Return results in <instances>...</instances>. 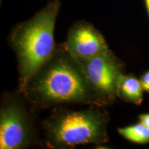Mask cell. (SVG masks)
Returning a JSON list of instances; mask_svg holds the SVG:
<instances>
[{"label": "cell", "mask_w": 149, "mask_h": 149, "mask_svg": "<svg viewBox=\"0 0 149 149\" xmlns=\"http://www.w3.org/2000/svg\"><path fill=\"white\" fill-rule=\"evenodd\" d=\"M22 94L35 109L70 104L102 107L81 63L62 44L30 78Z\"/></svg>", "instance_id": "1"}, {"label": "cell", "mask_w": 149, "mask_h": 149, "mask_svg": "<svg viewBox=\"0 0 149 149\" xmlns=\"http://www.w3.org/2000/svg\"><path fill=\"white\" fill-rule=\"evenodd\" d=\"M60 8V0L49 1L32 18L17 24L8 35V44L17 59L19 94L30 78L55 53L57 45L54 29Z\"/></svg>", "instance_id": "2"}, {"label": "cell", "mask_w": 149, "mask_h": 149, "mask_svg": "<svg viewBox=\"0 0 149 149\" xmlns=\"http://www.w3.org/2000/svg\"><path fill=\"white\" fill-rule=\"evenodd\" d=\"M98 108L54 110L43 123L48 148H70L79 144L107 142L109 116Z\"/></svg>", "instance_id": "3"}, {"label": "cell", "mask_w": 149, "mask_h": 149, "mask_svg": "<svg viewBox=\"0 0 149 149\" xmlns=\"http://www.w3.org/2000/svg\"><path fill=\"white\" fill-rule=\"evenodd\" d=\"M37 141L31 114L19 97L6 94L0 109V148L21 149Z\"/></svg>", "instance_id": "4"}, {"label": "cell", "mask_w": 149, "mask_h": 149, "mask_svg": "<svg viewBox=\"0 0 149 149\" xmlns=\"http://www.w3.org/2000/svg\"><path fill=\"white\" fill-rule=\"evenodd\" d=\"M77 59L101 107L114 103L118 81L124 74V63L110 49L90 58Z\"/></svg>", "instance_id": "5"}, {"label": "cell", "mask_w": 149, "mask_h": 149, "mask_svg": "<svg viewBox=\"0 0 149 149\" xmlns=\"http://www.w3.org/2000/svg\"><path fill=\"white\" fill-rule=\"evenodd\" d=\"M62 44L77 59L90 58L110 49L103 35L92 24L85 21L72 24L66 42Z\"/></svg>", "instance_id": "6"}, {"label": "cell", "mask_w": 149, "mask_h": 149, "mask_svg": "<svg viewBox=\"0 0 149 149\" xmlns=\"http://www.w3.org/2000/svg\"><path fill=\"white\" fill-rule=\"evenodd\" d=\"M142 85L133 74H123L118 81L117 88V97L123 101L135 105H140L143 101Z\"/></svg>", "instance_id": "7"}, {"label": "cell", "mask_w": 149, "mask_h": 149, "mask_svg": "<svg viewBox=\"0 0 149 149\" xmlns=\"http://www.w3.org/2000/svg\"><path fill=\"white\" fill-rule=\"evenodd\" d=\"M118 133L131 142L140 144L149 143V129L141 122L118 128Z\"/></svg>", "instance_id": "8"}, {"label": "cell", "mask_w": 149, "mask_h": 149, "mask_svg": "<svg viewBox=\"0 0 149 149\" xmlns=\"http://www.w3.org/2000/svg\"><path fill=\"white\" fill-rule=\"evenodd\" d=\"M139 79H140L144 91L149 94V70H147L146 72H145L141 76Z\"/></svg>", "instance_id": "9"}, {"label": "cell", "mask_w": 149, "mask_h": 149, "mask_svg": "<svg viewBox=\"0 0 149 149\" xmlns=\"http://www.w3.org/2000/svg\"><path fill=\"white\" fill-rule=\"evenodd\" d=\"M139 122L146 126L149 129V113H144V114H141L138 117Z\"/></svg>", "instance_id": "10"}, {"label": "cell", "mask_w": 149, "mask_h": 149, "mask_svg": "<svg viewBox=\"0 0 149 149\" xmlns=\"http://www.w3.org/2000/svg\"><path fill=\"white\" fill-rule=\"evenodd\" d=\"M144 3H145V6H146L147 13H148V15L149 17V0H144Z\"/></svg>", "instance_id": "11"}]
</instances>
